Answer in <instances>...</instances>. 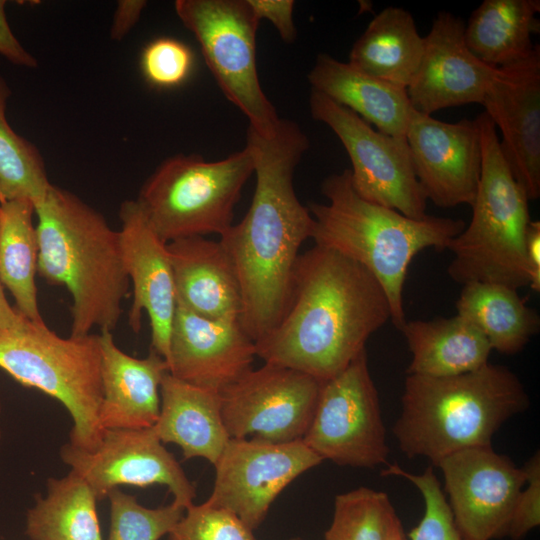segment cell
<instances>
[{
  "instance_id": "obj_33",
  "label": "cell",
  "mask_w": 540,
  "mask_h": 540,
  "mask_svg": "<svg viewBox=\"0 0 540 540\" xmlns=\"http://www.w3.org/2000/svg\"><path fill=\"white\" fill-rule=\"evenodd\" d=\"M110 530L107 540H159L167 535L181 519L185 508L171 502L169 505L148 508L133 495L119 488L111 490Z\"/></svg>"
},
{
  "instance_id": "obj_13",
  "label": "cell",
  "mask_w": 540,
  "mask_h": 540,
  "mask_svg": "<svg viewBox=\"0 0 540 540\" xmlns=\"http://www.w3.org/2000/svg\"><path fill=\"white\" fill-rule=\"evenodd\" d=\"M323 459L303 440L271 443L230 438L215 467L209 504L234 513L252 531L278 495Z\"/></svg>"
},
{
  "instance_id": "obj_28",
  "label": "cell",
  "mask_w": 540,
  "mask_h": 540,
  "mask_svg": "<svg viewBox=\"0 0 540 540\" xmlns=\"http://www.w3.org/2000/svg\"><path fill=\"white\" fill-rule=\"evenodd\" d=\"M458 315L474 325L492 350L513 355L530 342L540 328L538 313L509 286L470 282L456 302Z\"/></svg>"
},
{
  "instance_id": "obj_23",
  "label": "cell",
  "mask_w": 540,
  "mask_h": 540,
  "mask_svg": "<svg viewBox=\"0 0 540 540\" xmlns=\"http://www.w3.org/2000/svg\"><path fill=\"white\" fill-rule=\"evenodd\" d=\"M153 429L177 445L184 459L203 458L213 466L230 437L221 415L220 393L179 380L167 372L160 386V413Z\"/></svg>"
},
{
  "instance_id": "obj_32",
  "label": "cell",
  "mask_w": 540,
  "mask_h": 540,
  "mask_svg": "<svg viewBox=\"0 0 540 540\" xmlns=\"http://www.w3.org/2000/svg\"><path fill=\"white\" fill-rule=\"evenodd\" d=\"M395 509L385 492L359 487L338 494L325 540H386Z\"/></svg>"
},
{
  "instance_id": "obj_24",
  "label": "cell",
  "mask_w": 540,
  "mask_h": 540,
  "mask_svg": "<svg viewBox=\"0 0 540 540\" xmlns=\"http://www.w3.org/2000/svg\"><path fill=\"white\" fill-rule=\"evenodd\" d=\"M311 90L355 112L376 130L406 138L412 110L407 89L321 53L308 74Z\"/></svg>"
},
{
  "instance_id": "obj_17",
  "label": "cell",
  "mask_w": 540,
  "mask_h": 540,
  "mask_svg": "<svg viewBox=\"0 0 540 540\" xmlns=\"http://www.w3.org/2000/svg\"><path fill=\"white\" fill-rule=\"evenodd\" d=\"M482 105L501 132L502 153L528 199L540 196V46L499 67Z\"/></svg>"
},
{
  "instance_id": "obj_12",
  "label": "cell",
  "mask_w": 540,
  "mask_h": 540,
  "mask_svg": "<svg viewBox=\"0 0 540 540\" xmlns=\"http://www.w3.org/2000/svg\"><path fill=\"white\" fill-rule=\"evenodd\" d=\"M322 382L300 371L264 363L220 392L222 420L230 438L271 443L302 440Z\"/></svg>"
},
{
  "instance_id": "obj_22",
  "label": "cell",
  "mask_w": 540,
  "mask_h": 540,
  "mask_svg": "<svg viewBox=\"0 0 540 540\" xmlns=\"http://www.w3.org/2000/svg\"><path fill=\"white\" fill-rule=\"evenodd\" d=\"M176 305L214 320H239L240 283L222 244L205 236L167 243Z\"/></svg>"
},
{
  "instance_id": "obj_37",
  "label": "cell",
  "mask_w": 540,
  "mask_h": 540,
  "mask_svg": "<svg viewBox=\"0 0 540 540\" xmlns=\"http://www.w3.org/2000/svg\"><path fill=\"white\" fill-rule=\"evenodd\" d=\"M526 486L516 499L507 536L520 540L540 524V454L537 451L522 467Z\"/></svg>"
},
{
  "instance_id": "obj_40",
  "label": "cell",
  "mask_w": 540,
  "mask_h": 540,
  "mask_svg": "<svg viewBox=\"0 0 540 540\" xmlns=\"http://www.w3.org/2000/svg\"><path fill=\"white\" fill-rule=\"evenodd\" d=\"M147 2L145 0H119L113 14L110 38L121 41L139 21Z\"/></svg>"
},
{
  "instance_id": "obj_26",
  "label": "cell",
  "mask_w": 540,
  "mask_h": 540,
  "mask_svg": "<svg viewBox=\"0 0 540 540\" xmlns=\"http://www.w3.org/2000/svg\"><path fill=\"white\" fill-rule=\"evenodd\" d=\"M424 44L410 12L390 6L376 14L355 41L348 63L407 89L418 70Z\"/></svg>"
},
{
  "instance_id": "obj_3",
  "label": "cell",
  "mask_w": 540,
  "mask_h": 540,
  "mask_svg": "<svg viewBox=\"0 0 540 540\" xmlns=\"http://www.w3.org/2000/svg\"><path fill=\"white\" fill-rule=\"evenodd\" d=\"M34 208L37 274L71 294L70 335H87L94 328L112 332L130 288L119 230L77 195L53 184Z\"/></svg>"
},
{
  "instance_id": "obj_11",
  "label": "cell",
  "mask_w": 540,
  "mask_h": 540,
  "mask_svg": "<svg viewBox=\"0 0 540 540\" xmlns=\"http://www.w3.org/2000/svg\"><path fill=\"white\" fill-rule=\"evenodd\" d=\"M309 109L312 118L327 125L344 146L352 165V186L362 198L413 219L428 215V200L406 138L375 130L352 110L314 90Z\"/></svg>"
},
{
  "instance_id": "obj_4",
  "label": "cell",
  "mask_w": 540,
  "mask_h": 540,
  "mask_svg": "<svg viewBox=\"0 0 540 540\" xmlns=\"http://www.w3.org/2000/svg\"><path fill=\"white\" fill-rule=\"evenodd\" d=\"M529 406L524 385L503 365L445 377L407 374L392 431L406 457L435 466L457 451L491 446L499 428Z\"/></svg>"
},
{
  "instance_id": "obj_20",
  "label": "cell",
  "mask_w": 540,
  "mask_h": 540,
  "mask_svg": "<svg viewBox=\"0 0 540 540\" xmlns=\"http://www.w3.org/2000/svg\"><path fill=\"white\" fill-rule=\"evenodd\" d=\"M255 357L256 344L239 320L208 319L176 305L166 360L175 378L220 393Z\"/></svg>"
},
{
  "instance_id": "obj_8",
  "label": "cell",
  "mask_w": 540,
  "mask_h": 540,
  "mask_svg": "<svg viewBox=\"0 0 540 540\" xmlns=\"http://www.w3.org/2000/svg\"><path fill=\"white\" fill-rule=\"evenodd\" d=\"M253 173V156L247 146L217 161L198 154H177L156 168L136 200L165 243L192 236H221L233 225L234 207Z\"/></svg>"
},
{
  "instance_id": "obj_16",
  "label": "cell",
  "mask_w": 540,
  "mask_h": 540,
  "mask_svg": "<svg viewBox=\"0 0 540 540\" xmlns=\"http://www.w3.org/2000/svg\"><path fill=\"white\" fill-rule=\"evenodd\" d=\"M406 140L427 200L441 208L471 206L482 162L476 118L448 123L412 108Z\"/></svg>"
},
{
  "instance_id": "obj_25",
  "label": "cell",
  "mask_w": 540,
  "mask_h": 540,
  "mask_svg": "<svg viewBox=\"0 0 540 540\" xmlns=\"http://www.w3.org/2000/svg\"><path fill=\"white\" fill-rule=\"evenodd\" d=\"M399 330L412 354L407 374L431 377L462 374L487 364L492 351L483 334L458 314L405 321Z\"/></svg>"
},
{
  "instance_id": "obj_45",
  "label": "cell",
  "mask_w": 540,
  "mask_h": 540,
  "mask_svg": "<svg viewBox=\"0 0 540 540\" xmlns=\"http://www.w3.org/2000/svg\"><path fill=\"white\" fill-rule=\"evenodd\" d=\"M290 540H301L300 538H292Z\"/></svg>"
},
{
  "instance_id": "obj_44",
  "label": "cell",
  "mask_w": 540,
  "mask_h": 540,
  "mask_svg": "<svg viewBox=\"0 0 540 540\" xmlns=\"http://www.w3.org/2000/svg\"><path fill=\"white\" fill-rule=\"evenodd\" d=\"M1 410H2V405H1V401H0V413H1ZM1 436H2V432H1V428H0V441H1Z\"/></svg>"
},
{
  "instance_id": "obj_27",
  "label": "cell",
  "mask_w": 540,
  "mask_h": 540,
  "mask_svg": "<svg viewBox=\"0 0 540 540\" xmlns=\"http://www.w3.org/2000/svg\"><path fill=\"white\" fill-rule=\"evenodd\" d=\"M539 0H484L464 29L469 50L485 64L499 68L528 56L532 35L539 33Z\"/></svg>"
},
{
  "instance_id": "obj_39",
  "label": "cell",
  "mask_w": 540,
  "mask_h": 540,
  "mask_svg": "<svg viewBox=\"0 0 540 540\" xmlns=\"http://www.w3.org/2000/svg\"><path fill=\"white\" fill-rule=\"evenodd\" d=\"M5 8L6 1L0 0V56L16 66L37 68V59L24 48L13 33Z\"/></svg>"
},
{
  "instance_id": "obj_1",
  "label": "cell",
  "mask_w": 540,
  "mask_h": 540,
  "mask_svg": "<svg viewBox=\"0 0 540 540\" xmlns=\"http://www.w3.org/2000/svg\"><path fill=\"white\" fill-rule=\"evenodd\" d=\"M246 146L254 161L256 186L250 207L219 239L240 283V323L256 343L283 317L302 243L312 236L313 218L299 201L294 171L309 148L299 125L280 119L273 133L248 127Z\"/></svg>"
},
{
  "instance_id": "obj_29",
  "label": "cell",
  "mask_w": 540,
  "mask_h": 540,
  "mask_svg": "<svg viewBox=\"0 0 540 540\" xmlns=\"http://www.w3.org/2000/svg\"><path fill=\"white\" fill-rule=\"evenodd\" d=\"M26 513L25 533L31 540H103L98 501L88 483L70 472L47 480V493L34 496Z\"/></svg>"
},
{
  "instance_id": "obj_36",
  "label": "cell",
  "mask_w": 540,
  "mask_h": 540,
  "mask_svg": "<svg viewBox=\"0 0 540 540\" xmlns=\"http://www.w3.org/2000/svg\"><path fill=\"white\" fill-rule=\"evenodd\" d=\"M194 66L192 50L171 37H159L142 51L140 67L146 81L154 87L168 89L181 85Z\"/></svg>"
},
{
  "instance_id": "obj_41",
  "label": "cell",
  "mask_w": 540,
  "mask_h": 540,
  "mask_svg": "<svg viewBox=\"0 0 540 540\" xmlns=\"http://www.w3.org/2000/svg\"><path fill=\"white\" fill-rule=\"evenodd\" d=\"M525 253L530 276L529 287L540 292V222L530 221L525 240Z\"/></svg>"
},
{
  "instance_id": "obj_5",
  "label": "cell",
  "mask_w": 540,
  "mask_h": 540,
  "mask_svg": "<svg viewBox=\"0 0 540 540\" xmlns=\"http://www.w3.org/2000/svg\"><path fill=\"white\" fill-rule=\"evenodd\" d=\"M321 192L327 203L311 202V238L315 245L334 250L367 268L389 300L391 321L405 323L403 287L413 258L422 250L448 249L465 228L462 219L427 215L413 219L395 209L362 198L345 169L325 178Z\"/></svg>"
},
{
  "instance_id": "obj_18",
  "label": "cell",
  "mask_w": 540,
  "mask_h": 540,
  "mask_svg": "<svg viewBox=\"0 0 540 540\" xmlns=\"http://www.w3.org/2000/svg\"><path fill=\"white\" fill-rule=\"evenodd\" d=\"M460 17L441 11L433 20L418 70L407 87L412 108L432 113L471 103L482 104L498 68L467 47Z\"/></svg>"
},
{
  "instance_id": "obj_15",
  "label": "cell",
  "mask_w": 540,
  "mask_h": 540,
  "mask_svg": "<svg viewBox=\"0 0 540 540\" xmlns=\"http://www.w3.org/2000/svg\"><path fill=\"white\" fill-rule=\"evenodd\" d=\"M458 530L469 540L507 536L518 494L525 485L523 468L492 446L452 453L436 465Z\"/></svg>"
},
{
  "instance_id": "obj_30",
  "label": "cell",
  "mask_w": 540,
  "mask_h": 540,
  "mask_svg": "<svg viewBox=\"0 0 540 540\" xmlns=\"http://www.w3.org/2000/svg\"><path fill=\"white\" fill-rule=\"evenodd\" d=\"M34 215V203L29 199L0 203V280L23 317L44 322L35 281L38 239Z\"/></svg>"
},
{
  "instance_id": "obj_9",
  "label": "cell",
  "mask_w": 540,
  "mask_h": 540,
  "mask_svg": "<svg viewBox=\"0 0 540 540\" xmlns=\"http://www.w3.org/2000/svg\"><path fill=\"white\" fill-rule=\"evenodd\" d=\"M174 9L198 41L222 93L248 118L249 127L263 135L273 133L281 118L259 81L260 20L248 0H176Z\"/></svg>"
},
{
  "instance_id": "obj_19",
  "label": "cell",
  "mask_w": 540,
  "mask_h": 540,
  "mask_svg": "<svg viewBox=\"0 0 540 540\" xmlns=\"http://www.w3.org/2000/svg\"><path fill=\"white\" fill-rule=\"evenodd\" d=\"M119 219L123 262L133 293L128 324L138 333L142 314L146 312L151 327V349L167 360L176 310L167 243L156 234L137 200L121 203Z\"/></svg>"
},
{
  "instance_id": "obj_43",
  "label": "cell",
  "mask_w": 540,
  "mask_h": 540,
  "mask_svg": "<svg viewBox=\"0 0 540 540\" xmlns=\"http://www.w3.org/2000/svg\"><path fill=\"white\" fill-rule=\"evenodd\" d=\"M386 540H408L402 522L396 512L391 517Z\"/></svg>"
},
{
  "instance_id": "obj_7",
  "label": "cell",
  "mask_w": 540,
  "mask_h": 540,
  "mask_svg": "<svg viewBox=\"0 0 540 540\" xmlns=\"http://www.w3.org/2000/svg\"><path fill=\"white\" fill-rule=\"evenodd\" d=\"M101 361L99 334L65 338L24 317L0 337V369L60 402L73 421L69 443L83 450L94 449L103 433Z\"/></svg>"
},
{
  "instance_id": "obj_21",
  "label": "cell",
  "mask_w": 540,
  "mask_h": 540,
  "mask_svg": "<svg viewBox=\"0 0 540 540\" xmlns=\"http://www.w3.org/2000/svg\"><path fill=\"white\" fill-rule=\"evenodd\" d=\"M103 398L99 424L104 429L151 428L160 413V386L169 372L166 360L150 349L144 358L122 351L112 332L100 331Z\"/></svg>"
},
{
  "instance_id": "obj_2",
  "label": "cell",
  "mask_w": 540,
  "mask_h": 540,
  "mask_svg": "<svg viewBox=\"0 0 540 540\" xmlns=\"http://www.w3.org/2000/svg\"><path fill=\"white\" fill-rule=\"evenodd\" d=\"M391 320L388 297L360 263L318 245L297 258L287 309L256 356L324 382L366 351V342Z\"/></svg>"
},
{
  "instance_id": "obj_14",
  "label": "cell",
  "mask_w": 540,
  "mask_h": 540,
  "mask_svg": "<svg viewBox=\"0 0 540 540\" xmlns=\"http://www.w3.org/2000/svg\"><path fill=\"white\" fill-rule=\"evenodd\" d=\"M60 458L88 483L98 501L122 485L166 486L173 502L185 509L196 497L194 484L153 427L104 429L94 449L83 450L68 442L60 448Z\"/></svg>"
},
{
  "instance_id": "obj_6",
  "label": "cell",
  "mask_w": 540,
  "mask_h": 540,
  "mask_svg": "<svg viewBox=\"0 0 540 540\" xmlns=\"http://www.w3.org/2000/svg\"><path fill=\"white\" fill-rule=\"evenodd\" d=\"M476 120L481 140V174L470 223L448 247L453 258L447 272L462 285L486 282L518 290L530 285L525 253L531 221L529 199L502 153L490 117L482 112Z\"/></svg>"
},
{
  "instance_id": "obj_38",
  "label": "cell",
  "mask_w": 540,
  "mask_h": 540,
  "mask_svg": "<svg viewBox=\"0 0 540 540\" xmlns=\"http://www.w3.org/2000/svg\"><path fill=\"white\" fill-rule=\"evenodd\" d=\"M251 8L261 21L266 19L276 28L285 43L296 39V27L293 18L295 2L293 0H248Z\"/></svg>"
},
{
  "instance_id": "obj_35",
  "label": "cell",
  "mask_w": 540,
  "mask_h": 540,
  "mask_svg": "<svg viewBox=\"0 0 540 540\" xmlns=\"http://www.w3.org/2000/svg\"><path fill=\"white\" fill-rule=\"evenodd\" d=\"M167 540H256L234 513L209 504H192L167 534Z\"/></svg>"
},
{
  "instance_id": "obj_34",
  "label": "cell",
  "mask_w": 540,
  "mask_h": 540,
  "mask_svg": "<svg viewBox=\"0 0 540 540\" xmlns=\"http://www.w3.org/2000/svg\"><path fill=\"white\" fill-rule=\"evenodd\" d=\"M382 475L408 480L423 498V516L407 534L408 540H469L455 525L446 496L432 467H427L421 474H414L396 464H388Z\"/></svg>"
},
{
  "instance_id": "obj_10",
  "label": "cell",
  "mask_w": 540,
  "mask_h": 540,
  "mask_svg": "<svg viewBox=\"0 0 540 540\" xmlns=\"http://www.w3.org/2000/svg\"><path fill=\"white\" fill-rule=\"evenodd\" d=\"M302 440L323 461L340 466L388 465L386 429L366 351L339 374L322 382Z\"/></svg>"
},
{
  "instance_id": "obj_31",
  "label": "cell",
  "mask_w": 540,
  "mask_h": 540,
  "mask_svg": "<svg viewBox=\"0 0 540 540\" xmlns=\"http://www.w3.org/2000/svg\"><path fill=\"white\" fill-rule=\"evenodd\" d=\"M12 91L0 75V203L13 199L40 200L52 183L37 147L19 135L7 120Z\"/></svg>"
},
{
  "instance_id": "obj_42",
  "label": "cell",
  "mask_w": 540,
  "mask_h": 540,
  "mask_svg": "<svg viewBox=\"0 0 540 540\" xmlns=\"http://www.w3.org/2000/svg\"><path fill=\"white\" fill-rule=\"evenodd\" d=\"M23 316L12 307L4 293V286L0 280V337L18 327Z\"/></svg>"
}]
</instances>
